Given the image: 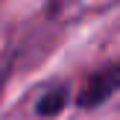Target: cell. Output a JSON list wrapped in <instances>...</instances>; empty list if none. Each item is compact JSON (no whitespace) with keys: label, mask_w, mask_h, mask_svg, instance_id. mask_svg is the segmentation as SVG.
<instances>
[{"label":"cell","mask_w":120,"mask_h":120,"mask_svg":"<svg viewBox=\"0 0 120 120\" xmlns=\"http://www.w3.org/2000/svg\"><path fill=\"white\" fill-rule=\"evenodd\" d=\"M68 100H70L68 82H53V85H47L44 91H41V97L35 100V114L38 117H56L59 111L68 105Z\"/></svg>","instance_id":"2"},{"label":"cell","mask_w":120,"mask_h":120,"mask_svg":"<svg viewBox=\"0 0 120 120\" xmlns=\"http://www.w3.org/2000/svg\"><path fill=\"white\" fill-rule=\"evenodd\" d=\"M117 91H120V62H109L85 76L79 94H76V109H82V111L100 109Z\"/></svg>","instance_id":"1"}]
</instances>
